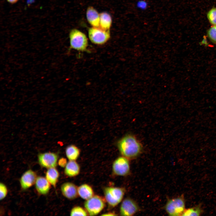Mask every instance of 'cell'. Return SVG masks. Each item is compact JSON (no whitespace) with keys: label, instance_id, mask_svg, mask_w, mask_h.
Masks as SVG:
<instances>
[{"label":"cell","instance_id":"obj_5","mask_svg":"<svg viewBox=\"0 0 216 216\" xmlns=\"http://www.w3.org/2000/svg\"><path fill=\"white\" fill-rule=\"evenodd\" d=\"M105 199L110 206L114 207L122 200L124 194V190L119 187H107L104 190Z\"/></svg>","mask_w":216,"mask_h":216},{"label":"cell","instance_id":"obj_27","mask_svg":"<svg viewBox=\"0 0 216 216\" xmlns=\"http://www.w3.org/2000/svg\"><path fill=\"white\" fill-rule=\"evenodd\" d=\"M9 3L11 4H14L16 3L19 0H7Z\"/></svg>","mask_w":216,"mask_h":216},{"label":"cell","instance_id":"obj_13","mask_svg":"<svg viewBox=\"0 0 216 216\" xmlns=\"http://www.w3.org/2000/svg\"><path fill=\"white\" fill-rule=\"evenodd\" d=\"M35 184L36 190L39 194L45 195L49 192L51 184L46 178L40 176L37 177Z\"/></svg>","mask_w":216,"mask_h":216},{"label":"cell","instance_id":"obj_4","mask_svg":"<svg viewBox=\"0 0 216 216\" xmlns=\"http://www.w3.org/2000/svg\"><path fill=\"white\" fill-rule=\"evenodd\" d=\"M88 34L91 41L97 45H101L105 44L110 37V30H104L99 27H92L89 28Z\"/></svg>","mask_w":216,"mask_h":216},{"label":"cell","instance_id":"obj_14","mask_svg":"<svg viewBox=\"0 0 216 216\" xmlns=\"http://www.w3.org/2000/svg\"><path fill=\"white\" fill-rule=\"evenodd\" d=\"M80 170L79 165L75 160H69L65 166L64 172L66 175L72 177L77 175Z\"/></svg>","mask_w":216,"mask_h":216},{"label":"cell","instance_id":"obj_28","mask_svg":"<svg viewBox=\"0 0 216 216\" xmlns=\"http://www.w3.org/2000/svg\"><path fill=\"white\" fill-rule=\"evenodd\" d=\"M34 0H27V2L28 5H29L33 2Z\"/></svg>","mask_w":216,"mask_h":216},{"label":"cell","instance_id":"obj_20","mask_svg":"<svg viewBox=\"0 0 216 216\" xmlns=\"http://www.w3.org/2000/svg\"><path fill=\"white\" fill-rule=\"evenodd\" d=\"M70 216H87L86 211L82 207L76 206L72 208L70 212Z\"/></svg>","mask_w":216,"mask_h":216},{"label":"cell","instance_id":"obj_23","mask_svg":"<svg viewBox=\"0 0 216 216\" xmlns=\"http://www.w3.org/2000/svg\"><path fill=\"white\" fill-rule=\"evenodd\" d=\"M0 200H3L7 195L8 189L7 187L4 183L1 182L0 184Z\"/></svg>","mask_w":216,"mask_h":216},{"label":"cell","instance_id":"obj_24","mask_svg":"<svg viewBox=\"0 0 216 216\" xmlns=\"http://www.w3.org/2000/svg\"><path fill=\"white\" fill-rule=\"evenodd\" d=\"M136 7L141 10H146L148 7V3L145 0H139L136 4Z\"/></svg>","mask_w":216,"mask_h":216},{"label":"cell","instance_id":"obj_10","mask_svg":"<svg viewBox=\"0 0 216 216\" xmlns=\"http://www.w3.org/2000/svg\"><path fill=\"white\" fill-rule=\"evenodd\" d=\"M37 177L36 172L32 170L26 171L22 175L20 183L21 188L27 189L35 183Z\"/></svg>","mask_w":216,"mask_h":216},{"label":"cell","instance_id":"obj_11","mask_svg":"<svg viewBox=\"0 0 216 216\" xmlns=\"http://www.w3.org/2000/svg\"><path fill=\"white\" fill-rule=\"evenodd\" d=\"M61 190L62 195L69 200L74 199L78 195V188L71 182H66L63 183L61 186Z\"/></svg>","mask_w":216,"mask_h":216},{"label":"cell","instance_id":"obj_8","mask_svg":"<svg viewBox=\"0 0 216 216\" xmlns=\"http://www.w3.org/2000/svg\"><path fill=\"white\" fill-rule=\"evenodd\" d=\"M58 157V154L54 152L40 153L38 156V161L43 167L48 169L55 167L57 165Z\"/></svg>","mask_w":216,"mask_h":216},{"label":"cell","instance_id":"obj_15","mask_svg":"<svg viewBox=\"0 0 216 216\" xmlns=\"http://www.w3.org/2000/svg\"><path fill=\"white\" fill-rule=\"evenodd\" d=\"M112 20L111 15L106 12H103L100 14L99 27L106 30H110Z\"/></svg>","mask_w":216,"mask_h":216},{"label":"cell","instance_id":"obj_26","mask_svg":"<svg viewBox=\"0 0 216 216\" xmlns=\"http://www.w3.org/2000/svg\"><path fill=\"white\" fill-rule=\"evenodd\" d=\"M116 215L114 213L111 212L105 213L101 215L103 216H115Z\"/></svg>","mask_w":216,"mask_h":216},{"label":"cell","instance_id":"obj_6","mask_svg":"<svg viewBox=\"0 0 216 216\" xmlns=\"http://www.w3.org/2000/svg\"><path fill=\"white\" fill-rule=\"evenodd\" d=\"M105 203L100 196L94 195L86 200L84 203L85 207L90 216L96 215L104 208Z\"/></svg>","mask_w":216,"mask_h":216},{"label":"cell","instance_id":"obj_12","mask_svg":"<svg viewBox=\"0 0 216 216\" xmlns=\"http://www.w3.org/2000/svg\"><path fill=\"white\" fill-rule=\"evenodd\" d=\"M86 18L89 23L93 27H99L100 14L94 7H88L86 12Z\"/></svg>","mask_w":216,"mask_h":216},{"label":"cell","instance_id":"obj_9","mask_svg":"<svg viewBox=\"0 0 216 216\" xmlns=\"http://www.w3.org/2000/svg\"><path fill=\"white\" fill-rule=\"evenodd\" d=\"M136 203L132 199L126 198L123 200L120 207V212L122 216H132L139 210Z\"/></svg>","mask_w":216,"mask_h":216},{"label":"cell","instance_id":"obj_22","mask_svg":"<svg viewBox=\"0 0 216 216\" xmlns=\"http://www.w3.org/2000/svg\"><path fill=\"white\" fill-rule=\"evenodd\" d=\"M208 36L210 40L214 43H216V25H213L207 31Z\"/></svg>","mask_w":216,"mask_h":216},{"label":"cell","instance_id":"obj_1","mask_svg":"<svg viewBox=\"0 0 216 216\" xmlns=\"http://www.w3.org/2000/svg\"><path fill=\"white\" fill-rule=\"evenodd\" d=\"M117 146L122 155L128 159L136 158L142 150L141 143L134 136L130 134L121 138L118 141Z\"/></svg>","mask_w":216,"mask_h":216},{"label":"cell","instance_id":"obj_19","mask_svg":"<svg viewBox=\"0 0 216 216\" xmlns=\"http://www.w3.org/2000/svg\"><path fill=\"white\" fill-rule=\"evenodd\" d=\"M201 206L199 205L196 206L185 209L182 216H199L202 212Z\"/></svg>","mask_w":216,"mask_h":216},{"label":"cell","instance_id":"obj_18","mask_svg":"<svg viewBox=\"0 0 216 216\" xmlns=\"http://www.w3.org/2000/svg\"><path fill=\"white\" fill-rule=\"evenodd\" d=\"M65 153L67 157L69 160H75L80 155V151L76 146L71 145L66 148Z\"/></svg>","mask_w":216,"mask_h":216},{"label":"cell","instance_id":"obj_17","mask_svg":"<svg viewBox=\"0 0 216 216\" xmlns=\"http://www.w3.org/2000/svg\"><path fill=\"white\" fill-rule=\"evenodd\" d=\"M59 176L55 167L48 168L46 173V178L50 184L55 188Z\"/></svg>","mask_w":216,"mask_h":216},{"label":"cell","instance_id":"obj_2","mask_svg":"<svg viewBox=\"0 0 216 216\" xmlns=\"http://www.w3.org/2000/svg\"><path fill=\"white\" fill-rule=\"evenodd\" d=\"M69 38L70 49L82 52L87 51L88 40L83 32L77 29H73L70 32Z\"/></svg>","mask_w":216,"mask_h":216},{"label":"cell","instance_id":"obj_25","mask_svg":"<svg viewBox=\"0 0 216 216\" xmlns=\"http://www.w3.org/2000/svg\"><path fill=\"white\" fill-rule=\"evenodd\" d=\"M67 163L66 159L64 158H61L59 159L58 162V165L60 166L63 167L65 166Z\"/></svg>","mask_w":216,"mask_h":216},{"label":"cell","instance_id":"obj_3","mask_svg":"<svg viewBox=\"0 0 216 216\" xmlns=\"http://www.w3.org/2000/svg\"><path fill=\"white\" fill-rule=\"evenodd\" d=\"M185 202L184 196H180L170 199L167 202L165 209L170 216L182 215L184 210Z\"/></svg>","mask_w":216,"mask_h":216},{"label":"cell","instance_id":"obj_7","mask_svg":"<svg viewBox=\"0 0 216 216\" xmlns=\"http://www.w3.org/2000/svg\"><path fill=\"white\" fill-rule=\"evenodd\" d=\"M112 170L118 176H124L128 175L130 171L129 159L123 156L117 158L113 163Z\"/></svg>","mask_w":216,"mask_h":216},{"label":"cell","instance_id":"obj_16","mask_svg":"<svg viewBox=\"0 0 216 216\" xmlns=\"http://www.w3.org/2000/svg\"><path fill=\"white\" fill-rule=\"evenodd\" d=\"M78 195L82 199L87 200L94 195L92 187L87 184H82L78 188Z\"/></svg>","mask_w":216,"mask_h":216},{"label":"cell","instance_id":"obj_21","mask_svg":"<svg viewBox=\"0 0 216 216\" xmlns=\"http://www.w3.org/2000/svg\"><path fill=\"white\" fill-rule=\"evenodd\" d=\"M207 17L211 24L216 25V8H213L208 11L207 14Z\"/></svg>","mask_w":216,"mask_h":216}]
</instances>
